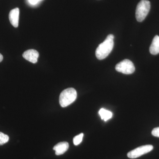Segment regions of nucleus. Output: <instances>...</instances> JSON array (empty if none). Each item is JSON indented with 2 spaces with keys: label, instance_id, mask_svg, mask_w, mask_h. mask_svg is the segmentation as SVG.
I'll use <instances>...</instances> for the list:
<instances>
[{
  "label": "nucleus",
  "instance_id": "obj_12",
  "mask_svg": "<svg viewBox=\"0 0 159 159\" xmlns=\"http://www.w3.org/2000/svg\"><path fill=\"white\" fill-rule=\"evenodd\" d=\"M83 136L84 134L81 133L74 137V139H73V142H74V145H79L82 142Z\"/></svg>",
  "mask_w": 159,
  "mask_h": 159
},
{
  "label": "nucleus",
  "instance_id": "obj_2",
  "mask_svg": "<svg viewBox=\"0 0 159 159\" xmlns=\"http://www.w3.org/2000/svg\"><path fill=\"white\" fill-rule=\"evenodd\" d=\"M77 97V91L75 89L72 88L66 89L60 95V104L61 107H66L74 102Z\"/></svg>",
  "mask_w": 159,
  "mask_h": 159
},
{
  "label": "nucleus",
  "instance_id": "obj_8",
  "mask_svg": "<svg viewBox=\"0 0 159 159\" xmlns=\"http://www.w3.org/2000/svg\"><path fill=\"white\" fill-rule=\"evenodd\" d=\"M69 148V143L66 142H61L55 145L53 149L55 151V154L61 155L68 150Z\"/></svg>",
  "mask_w": 159,
  "mask_h": 159
},
{
  "label": "nucleus",
  "instance_id": "obj_16",
  "mask_svg": "<svg viewBox=\"0 0 159 159\" xmlns=\"http://www.w3.org/2000/svg\"><path fill=\"white\" fill-rule=\"evenodd\" d=\"M40 1H41V0H37L38 2H39Z\"/></svg>",
  "mask_w": 159,
  "mask_h": 159
},
{
  "label": "nucleus",
  "instance_id": "obj_1",
  "mask_svg": "<svg viewBox=\"0 0 159 159\" xmlns=\"http://www.w3.org/2000/svg\"><path fill=\"white\" fill-rule=\"evenodd\" d=\"M114 35L109 34L105 40L99 45L96 51L97 59H104L110 54L114 48Z\"/></svg>",
  "mask_w": 159,
  "mask_h": 159
},
{
  "label": "nucleus",
  "instance_id": "obj_3",
  "mask_svg": "<svg viewBox=\"0 0 159 159\" xmlns=\"http://www.w3.org/2000/svg\"><path fill=\"white\" fill-rule=\"evenodd\" d=\"M150 9V2L147 0H142L137 5L136 18L137 21L142 22L145 19Z\"/></svg>",
  "mask_w": 159,
  "mask_h": 159
},
{
  "label": "nucleus",
  "instance_id": "obj_6",
  "mask_svg": "<svg viewBox=\"0 0 159 159\" xmlns=\"http://www.w3.org/2000/svg\"><path fill=\"white\" fill-rule=\"evenodd\" d=\"M23 57L30 62L36 63L38 61V58L39 57V54L36 50L30 49L25 51L23 53Z\"/></svg>",
  "mask_w": 159,
  "mask_h": 159
},
{
  "label": "nucleus",
  "instance_id": "obj_13",
  "mask_svg": "<svg viewBox=\"0 0 159 159\" xmlns=\"http://www.w3.org/2000/svg\"><path fill=\"white\" fill-rule=\"evenodd\" d=\"M152 134L154 136L159 138V127L153 129L152 131Z\"/></svg>",
  "mask_w": 159,
  "mask_h": 159
},
{
  "label": "nucleus",
  "instance_id": "obj_15",
  "mask_svg": "<svg viewBox=\"0 0 159 159\" xmlns=\"http://www.w3.org/2000/svg\"><path fill=\"white\" fill-rule=\"evenodd\" d=\"M3 57L2 54H0V62L3 60Z\"/></svg>",
  "mask_w": 159,
  "mask_h": 159
},
{
  "label": "nucleus",
  "instance_id": "obj_14",
  "mask_svg": "<svg viewBox=\"0 0 159 159\" xmlns=\"http://www.w3.org/2000/svg\"><path fill=\"white\" fill-rule=\"evenodd\" d=\"M29 2L31 5H35L38 3L37 0H29Z\"/></svg>",
  "mask_w": 159,
  "mask_h": 159
},
{
  "label": "nucleus",
  "instance_id": "obj_5",
  "mask_svg": "<svg viewBox=\"0 0 159 159\" xmlns=\"http://www.w3.org/2000/svg\"><path fill=\"white\" fill-rule=\"evenodd\" d=\"M152 145H143L131 151L127 154V157L131 159H135L150 152L153 149Z\"/></svg>",
  "mask_w": 159,
  "mask_h": 159
},
{
  "label": "nucleus",
  "instance_id": "obj_11",
  "mask_svg": "<svg viewBox=\"0 0 159 159\" xmlns=\"http://www.w3.org/2000/svg\"><path fill=\"white\" fill-rule=\"evenodd\" d=\"M9 140V137L7 135L0 132V145H4L7 143Z\"/></svg>",
  "mask_w": 159,
  "mask_h": 159
},
{
  "label": "nucleus",
  "instance_id": "obj_7",
  "mask_svg": "<svg viewBox=\"0 0 159 159\" xmlns=\"http://www.w3.org/2000/svg\"><path fill=\"white\" fill-rule=\"evenodd\" d=\"M20 10L18 8L12 9L9 12V19L10 23L15 28H17L19 25Z\"/></svg>",
  "mask_w": 159,
  "mask_h": 159
},
{
  "label": "nucleus",
  "instance_id": "obj_4",
  "mask_svg": "<svg viewBox=\"0 0 159 159\" xmlns=\"http://www.w3.org/2000/svg\"><path fill=\"white\" fill-rule=\"evenodd\" d=\"M116 70L125 74H133L135 70L133 63L129 59H124L117 64Z\"/></svg>",
  "mask_w": 159,
  "mask_h": 159
},
{
  "label": "nucleus",
  "instance_id": "obj_9",
  "mask_svg": "<svg viewBox=\"0 0 159 159\" xmlns=\"http://www.w3.org/2000/svg\"><path fill=\"white\" fill-rule=\"evenodd\" d=\"M149 51L151 54L156 55L159 53V36L156 35L152 40V43L149 48Z\"/></svg>",
  "mask_w": 159,
  "mask_h": 159
},
{
  "label": "nucleus",
  "instance_id": "obj_10",
  "mask_svg": "<svg viewBox=\"0 0 159 159\" xmlns=\"http://www.w3.org/2000/svg\"><path fill=\"white\" fill-rule=\"evenodd\" d=\"M99 114L102 120L107 121L112 117L113 114L110 111L107 110L104 108H101L99 111Z\"/></svg>",
  "mask_w": 159,
  "mask_h": 159
}]
</instances>
